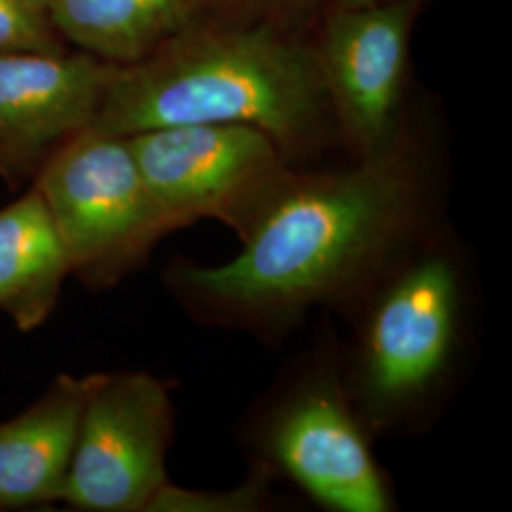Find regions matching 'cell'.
I'll return each mask as SVG.
<instances>
[{"label":"cell","instance_id":"2e32d148","mask_svg":"<svg viewBox=\"0 0 512 512\" xmlns=\"http://www.w3.org/2000/svg\"><path fill=\"white\" fill-rule=\"evenodd\" d=\"M374 2H384V0H329L327 6H363V4H374Z\"/></svg>","mask_w":512,"mask_h":512},{"label":"cell","instance_id":"5b68a950","mask_svg":"<svg viewBox=\"0 0 512 512\" xmlns=\"http://www.w3.org/2000/svg\"><path fill=\"white\" fill-rule=\"evenodd\" d=\"M69 260L71 277L105 293L147 262L181 226L150 192L128 137L88 128L33 181Z\"/></svg>","mask_w":512,"mask_h":512},{"label":"cell","instance_id":"5bb4252c","mask_svg":"<svg viewBox=\"0 0 512 512\" xmlns=\"http://www.w3.org/2000/svg\"><path fill=\"white\" fill-rule=\"evenodd\" d=\"M19 52H65L48 0H0V54Z\"/></svg>","mask_w":512,"mask_h":512},{"label":"cell","instance_id":"9a60e30c","mask_svg":"<svg viewBox=\"0 0 512 512\" xmlns=\"http://www.w3.org/2000/svg\"><path fill=\"white\" fill-rule=\"evenodd\" d=\"M327 4L329 0H213V10L241 18L310 25Z\"/></svg>","mask_w":512,"mask_h":512},{"label":"cell","instance_id":"4fadbf2b","mask_svg":"<svg viewBox=\"0 0 512 512\" xmlns=\"http://www.w3.org/2000/svg\"><path fill=\"white\" fill-rule=\"evenodd\" d=\"M272 473L253 463L249 476L228 490H190L171 480L154 495L147 512H260L274 505Z\"/></svg>","mask_w":512,"mask_h":512},{"label":"cell","instance_id":"30bf717a","mask_svg":"<svg viewBox=\"0 0 512 512\" xmlns=\"http://www.w3.org/2000/svg\"><path fill=\"white\" fill-rule=\"evenodd\" d=\"M90 376H55L35 403L0 423V511L59 503Z\"/></svg>","mask_w":512,"mask_h":512},{"label":"cell","instance_id":"277c9868","mask_svg":"<svg viewBox=\"0 0 512 512\" xmlns=\"http://www.w3.org/2000/svg\"><path fill=\"white\" fill-rule=\"evenodd\" d=\"M349 399L338 353L298 366L249 421L253 459L330 512H391L397 499Z\"/></svg>","mask_w":512,"mask_h":512},{"label":"cell","instance_id":"7c38bea8","mask_svg":"<svg viewBox=\"0 0 512 512\" xmlns=\"http://www.w3.org/2000/svg\"><path fill=\"white\" fill-rule=\"evenodd\" d=\"M57 33L116 67L160 50L213 10V0H48Z\"/></svg>","mask_w":512,"mask_h":512},{"label":"cell","instance_id":"9c48e42d","mask_svg":"<svg viewBox=\"0 0 512 512\" xmlns=\"http://www.w3.org/2000/svg\"><path fill=\"white\" fill-rule=\"evenodd\" d=\"M116 65L80 54H0V177L12 188L92 128Z\"/></svg>","mask_w":512,"mask_h":512},{"label":"cell","instance_id":"3957f363","mask_svg":"<svg viewBox=\"0 0 512 512\" xmlns=\"http://www.w3.org/2000/svg\"><path fill=\"white\" fill-rule=\"evenodd\" d=\"M340 355L349 399L372 437L429 421L467 348L471 279L458 241L440 224L401 256L349 315Z\"/></svg>","mask_w":512,"mask_h":512},{"label":"cell","instance_id":"ba28073f","mask_svg":"<svg viewBox=\"0 0 512 512\" xmlns=\"http://www.w3.org/2000/svg\"><path fill=\"white\" fill-rule=\"evenodd\" d=\"M175 431L169 385L147 370L93 374L59 503L86 512H147L169 482Z\"/></svg>","mask_w":512,"mask_h":512},{"label":"cell","instance_id":"8992f818","mask_svg":"<svg viewBox=\"0 0 512 512\" xmlns=\"http://www.w3.org/2000/svg\"><path fill=\"white\" fill-rule=\"evenodd\" d=\"M429 0L327 6L311 21V44L342 148L351 158L395 145L414 120L412 37Z\"/></svg>","mask_w":512,"mask_h":512},{"label":"cell","instance_id":"7a4b0ae2","mask_svg":"<svg viewBox=\"0 0 512 512\" xmlns=\"http://www.w3.org/2000/svg\"><path fill=\"white\" fill-rule=\"evenodd\" d=\"M310 29L211 10L143 61L118 67L92 128L129 137L184 124L249 126L291 164H310L342 148Z\"/></svg>","mask_w":512,"mask_h":512},{"label":"cell","instance_id":"8fae6325","mask_svg":"<svg viewBox=\"0 0 512 512\" xmlns=\"http://www.w3.org/2000/svg\"><path fill=\"white\" fill-rule=\"evenodd\" d=\"M71 277L54 220L33 186L0 209V311L21 332L42 327Z\"/></svg>","mask_w":512,"mask_h":512},{"label":"cell","instance_id":"6da1fadb","mask_svg":"<svg viewBox=\"0 0 512 512\" xmlns=\"http://www.w3.org/2000/svg\"><path fill=\"white\" fill-rule=\"evenodd\" d=\"M439 164L416 120L384 152L293 165L241 251L220 264L175 258L165 287L194 321L277 336L313 308L351 315L378 279L439 228Z\"/></svg>","mask_w":512,"mask_h":512},{"label":"cell","instance_id":"52a82bcc","mask_svg":"<svg viewBox=\"0 0 512 512\" xmlns=\"http://www.w3.org/2000/svg\"><path fill=\"white\" fill-rule=\"evenodd\" d=\"M150 192L184 228L217 220L239 239L262 217L293 167L260 129L184 124L128 137Z\"/></svg>","mask_w":512,"mask_h":512}]
</instances>
